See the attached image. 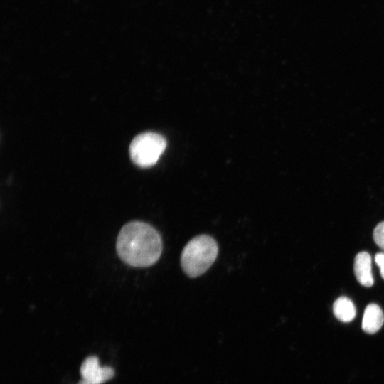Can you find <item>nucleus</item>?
Masks as SVG:
<instances>
[{
    "label": "nucleus",
    "mask_w": 384,
    "mask_h": 384,
    "mask_svg": "<svg viewBox=\"0 0 384 384\" xmlns=\"http://www.w3.org/2000/svg\"><path fill=\"white\" fill-rule=\"evenodd\" d=\"M162 240L151 225L132 221L121 229L116 243L119 257L125 263L137 267L154 265L162 252Z\"/></svg>",
    "instance_id": "obj_1"
},
{
    "label": "nucleus",
    "mask_w": 384,
    "mask_h": 384,
    "mask_svg": "<svg viewBox=\"0 0 384 384\" xmlns=\"http://www.w3.org/2000/svg\"><path fill=\"white\" fill-rule=\"evenodd\" d=\"M218 247L213 238L207 235H198L184 247L181 256L183 272L190 277L203 274L215 262Z\"/></svg>",
    "instance_id": "obj_2"
},
{
    "label": "nucleus",
    "mask_w": 384,
    "mask_h": 384,
    "mask_svg": "<svg viewBox=\"0 0 384 384\" xmlns=\"http://www.w3.org/2000/svg\"><path fill=\"white\" fill-rule=\"evenodd\" d=\"M166 146L163 136L154 132H144L135 137L129 146L132 161L143 168L154 165Z\"/></svg>",
    "instance_id": "obj_3"
},
{
    "label": "nucleus",
    "mask_w": 384,
    "mask_h": 384,
    "mask_svg": "<svg viewBox=\"0 0 384 384\" xmlns=\"http://www.w3.org/2000/svg\"><path fill=\"white\" fill-rule=\"evenodd\" d=\"M80 374L82 379L93 383L102 384L112 379L114 375V370L110 366L101 367L97 356L87 357L80 368Z\"/></svg>",
    "instance_id": "obj_4"
},
{
    "label": "nucleus",
    "mask_w": 384,
    "mask_h": 384,
    "mask_svg": "<svg viewBox=\"0 0 384 384\" xmlns=\"http://www.w3.org/2000/svg\"><path fill=\"white\" fill-rule=\"evenodd\" d=\"M353 268L356 277L361 285L369 287L373 284L371 257L367 252H361L356 255Z\"/></svg>",
    "instance_id": "obj_5"
},
{
    "label": "nucleus",
    "mask_w": 384,
    "mask_h": 384,
    "mask_svg": "<svg viewBox=\"0 0 384 384\" xmlns=\"http://www.w3.org/2000/svg\"><path fill=\"white\" fill-rule=\"evenodd\" d=\"M383 322L384 314L381 308L376 304H368L363 316V330L368 334H374L381 328Z\"/></svg>",
    "instance_id": "obj_6"
},
{
    "label": "nucleus",
    "mask_w": 384,
    "mask_h": 384,
    "mask_svg": "<svg viewBox=\"0 0 384 384\" xmlns=\"http://www.w3.org/2000/svg\"><path fill=\"white\" fill-rule=\"evenodd\" d=\"M333 312L339 321L349 322L355 318L356 309L349 298L340 297L334 303Z\"/></svg>",
    "instance_id": "obj_7"
},
{
    "label": "nucleus",
    "mask_w": 384,
    "mask_h": 384,
    "mask_svg": "<svg viewBox=\"0 0 384 384\" xmlns=\"http://www.w3.org/2000/svg\"><path fill=\"white\" fill-rule=\"evenodd\" d=\"M373 239L375 242L383 250H384V221L378 224L373 231Z\"/></svg>",
    "instance_id": "obj_8"
},
{
    "label": "nucleus",
    "mask_w": 384,
    "mask_h": 384,
    "mask_svg": "<svg viewBox=\"0 0 384 384\" xmlns=\"http://www.w3.org/2000/svg\"><path fill=\"white\" fill-rule=\"evenodd\" d=\"M375 261L380 268L381 277L384 279V253L379 252L375 256Z\"/></svg>",
    "instance_id": "obj_9"
},
{
    "label": "nucleus",
    "mask_w": 384,
    "mask_h": 384,
    "mask_svg": "<svg viewBox=\"0 0 384 384\" xmlns=\"http://www.w3.org/2000/svg\"><path fill=\"white\" fill-rule=\"evenodd\" d=\"M77 384H93V383H89V382L82 379Z\"/></svg>",
    "instance_id": "obj_10"
}]
</instances>
